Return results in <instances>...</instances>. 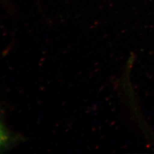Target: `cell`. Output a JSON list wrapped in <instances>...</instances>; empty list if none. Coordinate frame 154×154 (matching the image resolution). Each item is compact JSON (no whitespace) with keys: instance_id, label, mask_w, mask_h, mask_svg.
<instances>
[{"instance_id":"1","label":"cell","mask_w":154,"mask_h":154,"mask_svg":"<svg viewBox=\"0 0 154 154\" xmlns=\"http://www.w3.org/2000/svg\"><path fill=\"white\" fill-rule=\"evenodd\" d=\"M8 140V135L4 128L0 123V149H1Z\"/></svg>"}]
</instances>
